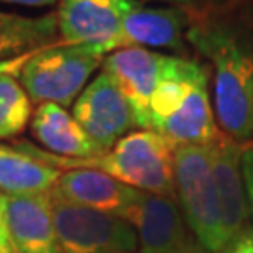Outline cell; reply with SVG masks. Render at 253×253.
Segmentation results:
<instances>
[{"label": "cell", "instance_id": "6da1fadb", "mask_svg": "<svg viewBox=\"0 0 253 253\" xmlns=\"http://www.w3.org/2000/svg\"><path fill=\"white\" fill-rule=\"evenodd\" d=\"M186 40L214 72V115L238 143L253 139V0L207 9L190 21Z\"/></svg>", "mask_w": 253, "mask_h": 253}, {"label": "cell", "instance_id": "7a4b0ae2", "mask_svg": "<svg viewBox=\"0 0 253 253\" xmlns=\"http://www.w3.org/2000/svg\"><path fill=\"white\" fill-rule=\"evenodd\" d=\"M152 131L174 148L210 145L216 141V115L210 101L205 64L184 56H169L150 101Z\"/></svg>", "mask_w": 253, "mask_h": 253}, {"label": "cell", "instance_id": "3957f363", "mask_svg": "<svg viewBox=\"0 0 253 253\" xmlns=\"http://www.w3.org/2000/svg\"><path fill=\"white\" fill-rule=\"evenodd\" d=\"M34 158L60 171L88 167L117 178L118 182L145 193L176 197L174 191V146L152 129H135L122 137L111 150L90 160H66L42 148Z\"/></svg>", "mask_w": 253, "mask_h": 253}, {"label": "cell", "instance_id": "277c9868", "mask_svg": "<svg viewBox=\"0 0 253 253\" xmlns=\"http://www.w3.org/2000/svg\"><path fill=\"white\" fill-rule=\"evenodd\" d=\"M105 54L98 47L54 43L19 58L17 77L32 101L73 105Z\"/></svg>", "mask_w": 253, "mask_h": 253}, {"label": "cell", "instance_id": "5b68a950", "mask_svg": "<svg viewBox=\"0 0 253 253\" xmlns=\"http://www.w3.org/2000/svg\"><path fill=\"white\" fill-rule=\"evenodd\" d=\"M174 191L184 221L210 253L227 248L217 188L210 160V145L174 148Z\"/></svg>", "mask_w": 253, "mask_h": 253}, {"label": "cell", "instance_id": "8992f818", "mask_svg": "<svg viewBox=\"0 0 253 253\" xmlns=\"http://www.w3.org/2000/svg\"><path fill=\"white\" fill-rule=\"evenodd\" d=\"M53 223L60 253H133L135 229L126 219L53 199Z\"/></svg>", "mask_w": 253, "mask_h": 253}, {"label": "cell", "instance_id": "52a82bcc", "mask_svg": "<svg viewBox=\"0 0 253 253\" xmlns=\"http://www.w3.org/2000/svg\"><path fill=\"white\" fill-rule=\"evenodd\" d=\"M72 115L101 154L137 129L129 103L115 79L103 70L73 101Z\"/></svg>", "mask_w": 253, "mask_h": 253}, {"label": "cell", "instance_id": "ba28073f", "mask_svg": "<svg viewBox=\"0 0 253 253\" xmlns=\"http://www.w3.org/2000/svg\"><path fill=\"white\" fill-rule=\"evenodd\" d=\"M135 0H60L56 25L60 43L98 47L107 56L118 49L127 11Z\"/></svg>", "mask_w": 253, "mask_h": 253}, {"label": "cell", "instance_id": "9c48e42d", "mask_svg": "<svg viewBox=\"0 0 253 253\" xmlns=\"http://www.w3.org/2000/svg\"><path fill=\"white\" fill-rule=\"evenodd\" d=\"M169 56L171 54L143 47H124L103 58L101 70L115 79L120 92L124 94L135 118L137 129H152L150 101L169 62Z\"/></svg>", "mask_w": 253, "mask_h": 253}, {"label": "cell", "instance_id": "30bf717a", "mask_svg": "<svg viewBox=\"0 0 253 253\" xmlns=\"http://www.w3.org/2000/svg\"><path fill=\"white\" fill-rule=\"evenodd\" d=\"M126 221L135 229L139 253H180L193 238L171 197L141 191Z\"/></svg>", "mask_w": 253, "mask_h": 253}, {"label": "cell", "instance_id": "8fae6325", "mask_svg": "<svg viewBox=\"0 0 253 253\" xmlns=\"http://www.w3.org/2000/svg\"><path fill=\"white\" fill-rule=\"evenodd\" d=\"M191 17L184 6L174 4H145L135 0L133 8L127 11L118 49L124 47H143V49H169L184 53V43L188 42V27Z\"/></svg>", "mask_w": 253, "mask_h": 253}, {"label": "cell", "instance_id": "7c38bea8", "mask_svg": "<svg viewBox=\"0 0 253 253\" xmlns=\"http://www.w3.org/2000/svg\"><path fill=\"white\" fill-rule=\"evenodd\" d=\"M49 195L53 199L100 210L126 219L127 212L135 205L141 191L129 188L101 171L75 167L62 171Z\"/></svg>", "mask_w": 253, "mask_h": 253}, {"label": "cell", "instance_id": "4fadbf2b", "mask_svg": "<svg viewBox=\"0 0 253 253\" xmlns=\"http://www.w3.org/2000/svg\"><path fill=\"white\" fill-rule=\"evenodd\" d=\"M2 214L17 253H60L49 193L0 195Z\"/></svg>", "mask_w": 253, "mask_h": 253}, {"label": "cell", "instance_id": "5bb4252c", "mask_svg": "<svg viewBox=\"0 0 253 253\" xmlns=\"http://www.w3.org/2000/svg\"><path fill=\"white\" fill-rule=\"evenodd\" d=\"M244 145L219 131L214 143H210V160L217 188V201L221 210V223L227 244L244 231L248 219V195L242 172Z\"/></svg>", "mask_w": 253, "mask_h": 253}, {"label": "cell", "instance_id": "9a60e30c", "mask_svg": "<svg viewBox=\"0 0 253 253\" xmlns=\"http://www.w3.org/2000/svg\"><path fill=\"white\" fill-rule=\"evenodd\" d=\"M30 131L45 152L58 158L90 160L101 156L72 113L56 103H40L30 120Z\"/></svg>", "mask_w": 253, "mask_h": 253}, {"label": "cell", "instance_id": "2e32d148", "mask_svg": "<svg viewBox=\"0 0 253 253\" xmlns=\"http://www.w3.org/2000/svg\"><path fill=\"white\" fill-rule=\"evenodd\" d=\"M56 38V13L25 17L9 11H0V64L54 45Z\"/></svg>", "mask_w": 253, "mask_h": 253}, {"label": "cell", "instance_id": "e0dca14e", "mask_svg": "<svg viewBox=\"0 0 253 253\" xmlns=\"http://www.w3.org/2000/svg\"><path fill=\"white\" fill-rule=\"evenodd\" d=\"M60 169L51 167L19 150L15 145L0 143V193L38 195L49 193L56 184Z\"/></svg>", "mask_w": 253, "mask_h": 253}, {"label": "cell", "instance_id": "ac0fdd59", "mask_svg": "<svg viewBox=\"0 0 253 253\" xmlns=\"http://www.w3.org/2000/svg\"><path fill=\"white\" fill-rule=\"evenodd\" d=\"M32 100L13 73L0 72V141L15 139L32 120Z\"/></svg>", "mask_w": 253, "mask_h": 253}, {"label": "cell", "instance_id": "d6986e66", "mask_svg": "<svg viewBox=\"0 0 253 253\" xmlns=\"http://www.w3.org/2000/svg\"><path fill=\"white\" fill-rule=\"evenodd\" d=\"M242 172L246 182V195H248V210L253 221V143L244 145L242 150Z\"/></svg>", "mask_w": 253, "mask_h": 253}, {"label": "cell", "instance_id": "ffe728a7", "mask_svg": "<svg viewBox=\"0 0 253 253\" xmlns=\"http://www.w3.org/2000/svg\"><path fill=\"white\" fill-rule=\"evenodd\" d=\"M221 253H253V227H246Z\"/></svg>", "mask_w": 253, "mask_h": 253}, {"label": "cell", "instance_id": "44dd1931", "mask_svg": "<svg viewBox=\"0 0 253 253\" xmlns=\"http://www.w3.org/2000/svg\"><path fill=\"white\" fill-rule=\"evenodd\" d=\"M0 253H17L11 244L8 229H6V221H4V214H2V203H0Z\"/></svg>", "mask_w": 253, "mask_h": 253}, {"label": "cell", "instance_id": "7402d4cb", "mask_svg": "<svg viewBox=\"0 0 253 253\" xmlns=\"http://www.w3.org/2000/svg\"><path fill=\"white\" fill-rule=\"evenodd\" d=\"M58 0H0V4L8 6H21V8H49Z\"/></svg>", "mask_w": 253, "mask_h": 253}, {"label": "cell", "instance_id": "603a6c76", "mask_svg": "<svg viewBox=\"0 0 253 253\" xmlns=\"http://www.w3.org/2000/svg\"><path fill=\"white\" fill-rule=\"evenodd\" d=\"M180 253H210V252H208L205 246H201L199 240L193 236L190 242H188V246H186V248H184Z\"/></svg>", "mask_w": 253, "mask_h": 253}, {"label": "cell", "instance_id": "cb8c5ba5", "mask_svg": "<svg viewBox=\"0 0 253 253\" xmlns=\"http://www.w3.org/2000/svg\"><path fill=\"white\" fill-rule=\"evenodd\" d=\"M141 2H162V4H174V6H191V4H199L203 0H141Z\"/></svg>", "mask_w": 253, "mask_h": 253}]
</instances>
